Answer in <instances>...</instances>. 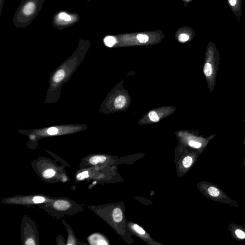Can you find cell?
Returning a JSON list of instances; mask_svg holds the SVG:
<instances>
[{"label":"cell","mask_w":245,"mask_h":245,"mask_svg":"<svg viewBox=\"0 0 245 245\" xmlns=\"http://www.w3.org/2000/svg\"><path fill=\"white\" fill-rule=\"evenodd\" d=\"M228 3L236 18L239 20L242 9V0H227Z\"/></svg>","instance_id":"cell-1"},{"label":"cell","mask_w":245,"mask_h":245,"mask_svg":"<svg viewBox=\"0 0 245 245\" xmlns=\"http://www.w3.org/2000/svg\"><path fill=\"white\" fill-rule=\"evenodd\" d=\"M69 206V203L64 200H58L54 203V207L57 210L65 211L68 209Z\"/></svg>","instance_id":"cell-2"},{"label":"cell","mask_w":245,"mask_h":245,"mask_svg":"<svg viewBox=\"0 0 245 245\" xmlns=\"http://www.w3.org/2000/svg\"><path fill=\"white\" fill-rule=\"evenodd\" d=\"M125 103H126V99L124 96L120 95L118 96L115 100V107L117 109H121L124 106Z\"/></svg>","instance_id":"cell-3"},{"label":"cell","mask_w":245,"mask_h":245,"mask_svg":"<svg viewBox=\"0 0 245 245\" xmlns=\"http://www.w3.org/2000/svg\"><path fill=\"white\" fill-rule=\"evenodd\" d=\"M113 217L116 222L119 223L123 219V213L120 208H115L113 212Z\"/></svg>","instance_id":"cell-4"},{"label":"cell","mask_w":245,"mask_h":245,"mask_svg":"<svg viewBox=\"0 0 245 245\" xmlns=\"http://www.w3.org/2000/svg\"><path fill=\"white\" fill-rule=\"evenodd\" d=\"M35 10V5L33 2H28L23 9L24 14L29 15L31 14Z\"/></svg>","instance_id":"cell-5"},{"label":"cell","mask_w":245,"mask_h":245,"mask_svg":"<svg viewBox=\"0 0 245 245\" xmlns=\"http://www.w3.org/2000/svg\"><path fill=\"white\" fill-rule=\"evenodd\" d=\"M106 160V157L103 156H96L92 157L89 160V162L93 165H96L98 163L105 162Z\"/></svg>","instance_id":"cell-6"},{"label":"cell","mask_w":245,"mask_h":245,"mask_svg":"<svg viewBox=\"0 0 245 245\" xmlns=\"http://www.w3.org/2000/svg\"><path fill=\"white\" fill-rule=\"evenodd\" d=\"M64 76H65V73H64V70L62 69L59 70L54 75V77H53V81L54 82H56V83L60 82L63 79Z\"/></svg>","instance_id":"cell-7"},{"label":"cell","mask_w":245,"mask_h":245,"mask_svg":"<svg viewBox=\"0 0 245 245\" xmlns=\"http://www.w3.org/2000/svg\"><path fill=\"white\" fill-rule=\"evenodd\" d=\"M204 72L206 77H209L213 73V69L211 64L209 63H206L204 66Z\"/></svg>","instance_id":"cell-8"},{"label":"cell","mask_w":245,"mask_h":245,"mask_svg":"<svg viewBox=\"0 0 245 245\" xmlns=\"http://www.w3.org/2000/svg\"><path fill=\"white\" fill-rule=\"evenodd\" d=\"M105 43L107 46L109 47H112L116 43V40L115 38L111 37V36H109L105 38Z\"/></svg>","instance_id":"cell-9"},{"label":"cell","mask_w":245,"mask_h":245,"mask_svg":"<svg viewBox=\"0 0 245 245\" xmlns=\"http://www.w3.org/2000/svg\"><path fill=\"white\" fill-rule=\"evenodd\" d=\"M208 192L210 196L214 197H217L220 194V192L217 188L214 187H211L209 188Z\"/></svg>","instance_id":"cell-10"},{"label":"cell","mask_w":245,"mask_h":245,"mask_svg":"<svg viewBox=\"0 0 245 245\" xmlns=\"http://www.w3.org/2000/svg\"><path fill=\"white\" fill-rule=\"evenodd\" d=\"M55 172L52 169H48L44 172L43 176L45 178H50L55 175Z\"/></svg>","instance_id":"cell-11"},{"label":"cell","mask_w":245,"mask_h":245,"mask_svg":"<svg viewBox=\"0 0 245 245\" xmlns=\"http://www.w3.org/2000/svg\"><path fill=\"white\" fill-rule=\"evenodd\" d=\"M192 163V159L191 157H185L183 161V165L185 168H189Z\"/></svg>","instance_id":"cell-12"},{"label":"cell","mask_w":245,"mask_h":245,"mask_svg":"<svg viewBox=\"0 0 245 245\" xmlns=\"http://www.w3.org/2000/svg\"><path fill=\"white\" fill-rule=\"evenodd\" d=\"M137 38L139 42L141 43H145L148 42L149 40V38L148 36L143 34H139L137 36Z\"/></svg>","instance_id":"cell-13"},{"label":"cell","mask_w":245,"mask_h":245,"mask_svg":"<svg viewBox=\"0 0 245 245\" xmlns=\"http://www.w3.org/2000/svg\"><path fill=\"white\" fill-rule=\"evenodd\" d=\"M148 116H149L150 120L153 122H157L159 120V116L155 111L150 112Z\"/></svg>","instance_id":"cell-14"},{"label":"cell","mask_w":245,"mask_h":245,"mask_svg":"<svg viewBox=\"0 0 245 245\" xmlns=\"http://www.w3.org/2000/svg\"><path fill=\"white\" fill-rule=\"evenodd\" d=\"M89 177V172L87 171L82 172L78 174L77 176V179L79 180H81L87 178Z\"/></svg>","instance_id":"cell-15"},{"label":"cell","mask_w":245,"mask_h":245,"mask_svg":"<svg viewBox=\"0 0 245 245\" xmlns=\"http://www.w3.org/2000/svg\"><path fill=\"white\" fill-rule=\"evenodd\" d=\"M58 16L61 19L67 21H69L71 20L70 16L68 14H67L65 13H61L59 14Z\"/></svg>","instance_id":"cell-16"},{"label":"cell","mask_w":245,"mask_h":245,"mask_svg":"<svg viewBox=\"0 0 245 245\" xmlns=\"http://www.w3.org/2000/svg\"><path fill=\"white\" fill-rule=\"evenodd\" d=\"M189 36L186 34H182L180 35L179 37V40L180 42H184L188 41L189 39Z\"/></svg>","instance_id":"cell-17"},{"label":"cell","mask_w":245,"mask_h":245,"mask_svg":"<svg viewBox=\"0 0 245 245\" xmlns=\"http://www.w3.org/2000/svg\"><path fill=\"white\" fill-rule=\"evenodd\" d=\"M45 200V199L44 198L41 196H36L34 197L33 199V201L35 204L42 203L43 202H44Z\"/></svg>","instance_id":"cell-18"},{"label":"cell","mask_w":245,"mask_h":245,"mask_svg":"<svg viewBox=\"0 0 245 245\" xmlns=\"http://www.w3.org/2000/svg\"><path fill=\"white\" fill-rule=\"evenodd\" d=\"M134 228L137 233H138L140 234L141 235H145V231L144 230V229H143L141 227H139V226L137 225H134Z\"/></svg>","instance_id":"cell-19"},{"label":"cell","mask_w":245,"mask_h":245,"mask_svg":"<svg viewBox=\"0 0 245 245\" xmlns=\"http://www.w3.org/2000/svg\"><path fill=\"white\" fill-rule=\"evenodd\" d=\"M235 234L238 236V238L240 239H244L245 238V233L242 230H236L235 232Z\"/></svg>","instance_id":"cell-20"},{"label":"cell","mask_w":245,"mask_h":245,"mask_svg":"<svg viewBox=\"0 0 245 245\" xmlns=\"http://www.w3.org/2000/svg\"><path fill=\"white\" fill-rule=\"evenodd\" d=\"M189 144L190 146L193 147L194 148H199L202 146V144L200 143L193 141H191L189 142Z\"/></svg>","instance_id":"cell-21"},{"label":"cell","mask_w":245,"mask_h":245,"mask_svg":"<svg viewBox=\"0 0 245 245\" xmlns=\"http://www.w3.org/2000/svg\"><path fill=\"white\" fill-rule=\"evenodd\" d=\"M57 132H58V130L55 128H49V129L48 130V131H47L48 134L50 135H56V134H57Z\"/></svg>","instance_id":"cell-22"},{"label":"cell","mask_w":245,"mask_h":245,"mask_svg":"<svg viewBox=\"0 0 245 245\" xmlns=\"http://www.w3.org/2000/svg\"><path fill=\"white\" fill-rule=\"evenodd\" d=\"M26 245H35V243L34 241L31 239H29L26 241Z\"/></svg>","instance_id":"cell-23"}]
</instances>
